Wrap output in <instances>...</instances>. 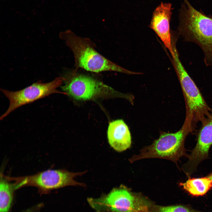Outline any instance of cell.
Returning a JSON list of instances; mask_svg holds the SVG:
<instances>
[{"mask_svg":"<svg viewBox=\"0 0 212 212\" xmlns=\"http://www.w3.org/2000/svg\"><path fill=\"white\" fill-rule=\"evenodd\" d=\"M180 10L178 33L186 42L195 43L204 54L207 66H212V19L196 9L188 0Z\"/></svg>","mask_w":212,"mask_h":212,"instance_id":"6da1fadb","label":"cell"},{"mask_svg":"<svg viewBox=\"0 0 212 212\" xmlns=\"http://www.w3.org/2000/svg\"><path fill=\"white\" fill-rule=\"evenodd\" d=\"M59 37L72 52L77 67L95 72L112 71L130 74H139L125 69L105 58L95 50L90 40L79 37L71 31L61 32Z\"/></svg>","mask_w":212,"mask_h":212,"instance_id":"7a4b0ae2","label":"cell"},{"mask_svg":"<svg viewBox=\"0 0 212 212\" xmlns=\"http://www.w3.org/2000/svg\"><path fill=\"white\" fill-rule=\"evenodd\" d=\"M171 62L183 93L186 105L185 120L194 127L196 124L203 123L211 112L201 92L182 64L176 47Z\"/></svg>","mask_w":212,"mask_h":212,"instance_id":"3957f363","label":"cell"},{"mask_svg":"<svg viewBox=\"0 0 212 212\" xmlns=\"http://www.w3.org/2000/svg\"><path fill=\"white\" fill-rule=\"evenodd\" d=\"M193 130L184 122L181 129L176 132L162 133L151 145L142 148L139 154L130 158V162L133 163L140 159L158 158L171 160L177 164L180 158L186 155L185 140Z\"/></svg>","mask_w":212,"mask_h":212,"instance_id":"277c9868","label":"cell"},{"mask_svg":"<svg viewBox=\"0 0 212 212\" xmlns=\"http://www.w3.org/2000/svg\"><path fill=\"white\" fill-rule=\"evenodd\" d=\"M85 173L49 169L31 175L7 177L9 180L14 182L17 189L24 186H33L38 189L40 193L46 194L53 190L68 186H84L85 184L76 181L74 178Z\"/></svg>","mask_w":212,"mask_h":212,"instance_id":"5b68a950","label":"cell"},{"mask_svg":"<svg viewBox=\"0 0 212 212\" xmlns=\"http://www.w3.org/2000/svg\"><path fill=\"white\" fill-rule=\"evenodd\" d=\"M63 80V77H60L48 83H44L39 81L16 91L1 89L8 99L9 105L6 111L0 117V120H2L18 108L52 94L59 93L67 95L65 92H61L57 89Z\"/></svg>","mask_w":212,"mask_h":212,"instance_id":"8992f818","label":"cell"},{"mask_svg":"<svg viewBox=\"0 0 212 212\" xmlns=\"http://www.w3.org/2000/svg\"><path fill=\"white\" fill-rule=\"evenodd\" d=\"M125 188H116L97 198H88L90 206L96 212H132L146 206Z\"/></svg>","mask_w":212,"mask_h":212,"instance_id":"52a82bcc","label":"cell"},{"mask_svg":"<svg viewBox=\"0 0 212 212\" xmlns=\"http://www.w3.org/2000/svg\"><path fill=\"white\" fill-rule=\"evenodd\" d=\"M64 84L61 87L67 95L79 100H86L101 93L106 86L94 79L80 74L62 77Z\"/></svg>","mask_w":212,"mask_h":212,"instance_id":"ba28073f","label":"cell"},{"mask_svg":"<svg viewBox=\"0 0 212 212\" xmlns=\"http://www.w3.org/2000/svg\"><path fill=\"white\" fill-rule=\"evenodd\" d=\"M171 4L162 2L153 12L149 27L160 38L172 57L174 55L170 32Z\"/></svg>","mask_w":212,"mask_h":212,"instance_id":"9c48e42d","label":"cell"},{"mask_svg":"<svg viewBox=\"0 0 212 212\" xmlns=\"http://www.w3.org/2000/svg\"><path fill=\"white\" fill-rule=\"evenodd\" d=\"M107 136L109 144L116 151L122 152L131 146L130 131L128 126L122 120H114L110 123Z\"/></svg>","mask_w":212,"mask_h":212,"instance_id":"30bf717a","label":"cell"},{"mask_svg":"<svg viewBox=\"0 0 212 212\" xmlns=\"http://www.w3.org/2000/svg\"><path fill=\"white\" fill-rule=\"evenodd\" d=\"M202 124L196 145L193 151L197 156L206 158L208 156L209 149L212 145V112Z\"/></svg>","mask_w":212,"mask_h":212,"instance_id":"8fae6325","label":"cell"},{"mask_svg":"<svg viewBox=\"0 0 212 212\" xmlns=\"http://www.w3.org/2000/svg\"><path fill=\"white\" fill-rule=\"evenodd\" d=\"M1 173L0 180V212H11L14 198V191L16 190L13 182L11 183Z\"/></svg>","mask_w":212,"mask_h":212,"instance_id":"7c38bea8","label":"cell"},{"mask_svg":"<svg viewBox=\"0 0 212 212\" xmlns=\"http://www.w3.org/2000/svg\"><path fill=\"white\" fill-rule=\"evenodd\" d=\"M179 185L193 196H202L212 187V182L207 176L190 178L185 182L180 183Z\"/></svg>","mask_w":212,"mask_h":212,"instance_id":"4fadbf2b","label":"cell"},{"mask_svg":"<svg viewBox=\"0 0 212 212\" xmlns=\"http://www.w3.org/2000/svg\"><path fill=\"white\" fill-rule=\"evenodd\" d=\"M158 208V212H206L195 210L187 205L160 206ZM207 212H212V211Z\"/></svg>","mask_w":212,"mask_h":212,"instance_id":"5bb4252c","label":"cell"},{"mask_svg":"<svg viewBox=\"0 0 212 212\" xmlns=\"http://www.w3.org/2000/svg\"><path fill=\"white\" fill-rule=\"evenodd\" d=\"M132 212H151L149 211L148 209V207L146 206L144 208L140 210L135 211Z\"/></svg>","mask_w":212,"mask_h":212,"instance_id":"9a60e30c","label":"cell"},{"mask_svg":"<svg viewBox=\"0 0 212 212\" xmlns=\"http://www.w3.org/2000/svg\"><path fill=\"white\" fill-rule=\"evenodd\" d=\"M207 177L212 182V172L208 175Z\"/></svg>","mask_w":212,"mask_h":212,"instance_id":"2e32d148","label":"cell"},{"mask_svg":"<svg viewBox=\"0 0 212 212\" xmlns=\"http://www.w3.org/2000/svg\"><path fill=\"white\" fill-rule=\"evenodd\" d=\"M209 17L212 19V16H210Z\"/></svg>","mask_w":212,"mask_h":212,"instance_id":"e0dca14e","label":"cell"}]
</instances>
